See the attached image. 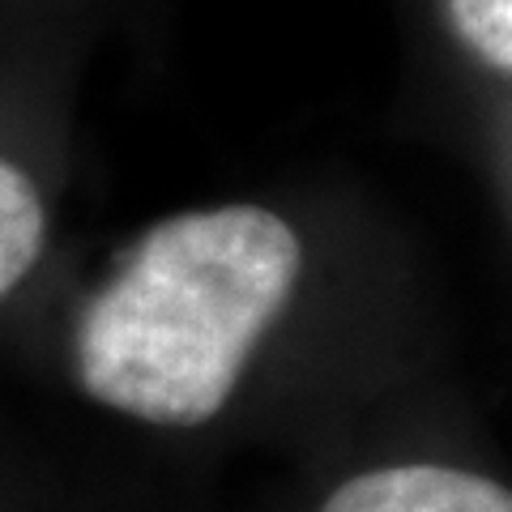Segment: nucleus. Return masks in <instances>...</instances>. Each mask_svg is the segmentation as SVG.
Wrapping results in <instances>:
<instances>
[{
    "label": "nucleus",
    "mask_w": 512,
    "mask_h": 512,
    "mask_svg": "<svg viewBox=\"0 0 512 512\" xmlns=\"http://www.w3.org/2000/svg\"><path fill=\"white\" fill-rule=\"evenodd\" d=\"M320 512H512V491L470 470L389 466L355 474Z\"/></svg>",
    "instance_id": "obj_2"
},
{
    "label": "nucleus",
    "mask_w": 512,
    "mask_h": 512,
    "mask_svg": "<svg viewBox=\"0 0 512 512\" xmlns=\"http://www.w3.org/2000/svg\"><path fill=\"white\" fill-rule=\"evenodd\" d=\"M299 265V235L261 205L158 222L82 312L77 380L128 419L210 423L286 312Z\"/></svg>",
    "instance_id": "obj_1"
},
{
    "label": "nucleus",
    "mask_w": 512,
    "mask_h": 512,
    "mask_svg": "<svg viewBox=\"0 0 512 512\" xmlns=\"http://www.w3.org/2000/svg\"><path fill=\"white\" fill-rule=\"evenodd\" d=\"M47 210L35 180L0 158V299L18 286L43 252Z\"/></svg>",
    "instance_id": "obj_3"
},
{
    "label": "nucleus",
    "mask_w": 512,
    "mask_h": 512,
    "mask_svg": "<svg viewBox=\"0 0 512 512\" xmlns=\"http://www.w3.org/2000/svg\"><path fill=\"white\" fill-rule=\"evenodd\" d=\"M457 39L491 69L512 73V0H444Z\"/></svg>",
    "instance_id": "obj_4"
}]
</instances>
